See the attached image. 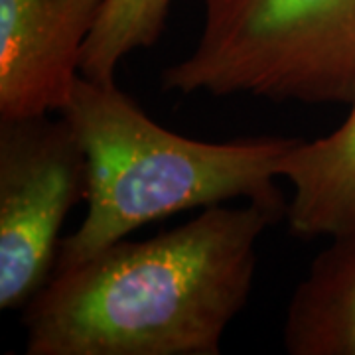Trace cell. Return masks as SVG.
I'll return each mask as SVG.
<instances>
[{"label":"cell","mask_w":355,"mask_h":355,"mask_svg":"<svg viewBox=\"0 0 355 355\" xmlns=\"http://www.w3.org/2000/svg\"><path fill=\"white\" fill-rule=\"evenodd\" d=\"M105 0H0V119L64 113Z\"/></svg>","instance_id":"5"},{"label":"cell","mask_w":355,"mask_h":355,"mask_svg":"<svg viewBox=\"0 0 355 355\" xmlns=\"http://www.w3.org/2000/svg\"><path fill=\"white\" fill-rule=\"evenodd\" d=\"M282 216L203 207L144 241L55 270L24 306L28 355H217L253 291L257 245Z\"/></svg>","instance_id":"1"},{"label":"cell","mask_w":355,"mask_h":355,"mask_svg":"<svg viewBox=\"0 0 355 355\" xmlns=\"http://www.w3.org/2000/svg\"><path fill=\"white\" fill-rule=\"evenodd\" d=\"M193 50L162 73L182 95L352 103L355 0H203Z\"/></svg>","instance_id":"3"},{"label":"cell","mask_w":355,"mask_h":355,"mask_svg":"<svg viewBox=\"0 0 355 355\" xmlns=\"http://www.w3.org/2000/svg\"><path fill=\"white\" fill-rule=\"evenodd\" d=\"M330 239L286 308L282 342L291 355H355V225Z\"/></svg>","instance_id":"7"},{"label":"cell","mask_w":355,"mask_h":355,"mask_svg":"<svg viewBox=\"0 0 355 355\" xmlns=\"http://www.w3.org/2000/svg\"><path fill=\"white\" fill-rule=\"evenodd\" d=\"M87 193L76 128L50 114L0 119V308H24L51 279L65 217Z\"/></svg>","instance_id":"4"},{"label":"cell","mask_w":355,"mask_h":355,"mask_svg":"<svg viewBox=\"0 0 355 355\" xmlns=\"http://www.w3.org/2000/svg\"><path fill=\"white\" fill-rule=\"evenodd\" d=\"M62 114L87 156V211L60 243L55 270L193 207L247 200L286 216L288 203L275 180L298 139H188L153 121L116 83L81 76Z\"/></svg>","instance_id":"2"},{"label":"cell","mask_w":355,"mask_h":355,"mask_svg":"<svg viewBox=\"0 0 355 355\" xmlns=\"http://www.w3.org/2000/svg\"><path fill=\"white\" fill-rule=\"evenodd\" d=\"M174 0H105L99 20L83 46L79 76L114 83L128 53L153 48L160 40Z\"/></svg>","instance_id":"8"},{"label":"cell","mask_w":355,"mask_h":355,"mask_svg":"<svg viewBox=\"0 0 355 355\" xmlns=\"http://www.w3.org/2000/svg\"><path fill=\"white\" fill-rule=\"evenodd\" d=\"M279 176L291 182L288 229L298 239L334 237L355 225V97L328 137L298 142L282 156Z\"/></svg>","instance_id":"6"}]
</instances>
